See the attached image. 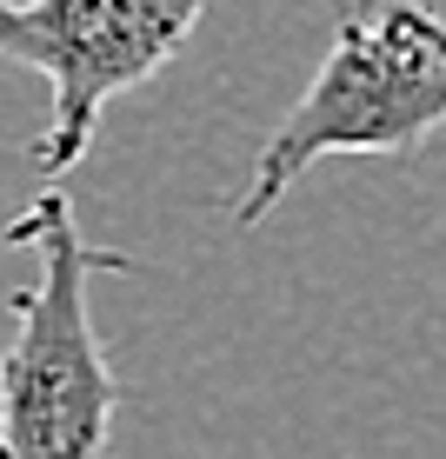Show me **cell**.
<instances>
[{
  "label": "cell",
  "mask_w": 446,
  "mask_h": 459,
  "mask_svg": "<svg viewBox=\"0 0 446 459\" xmlns=\"http://www.w3.org/2000/svg\"><path fill=\"white\" fill-rule=\"evenodd\" d=\"M7 247L34 253L40 280L13 293V340L0 353V459H101L114 439L120 379L93 333L87 287L140 266L114 247H87L60 186L7 220Z\"/></svg>",
  "instance_id": "6da1fadb"
},
{
  "label": "cell",
  "mask_w": 446,
  "mask_h": 459,
  "mask_svg": "<svg viewBox=\"0 0 446 459\" xmlns=\"http://www.w3.org/2000/svg\"><path fill=\"white\" fill-rule=\"evenodd\" d=\"M446 126V21L420 0H354L307 93L260 140L233 220L260 227L293 180L333 153H413Z\"/></svg>",
  "instance_id": "7a4b0ae2"
},
{
  "label": "cell",
  "mask_w": 446,
  "mask_h": 459,
  "mask_svg": "<svg viewBox=\"0 0 446 459\" xmlns=\"http://www.w3.org/2000/svg\"><path fill=\"white\" fill-rule=\"evenodd\" d=\"M214 0H0V54L34 67L54 107L34 167L54 180L87 153L101 114L194 40Z\"/></svg>",
  "instance_id": "3957f363"
}]
</instances>
